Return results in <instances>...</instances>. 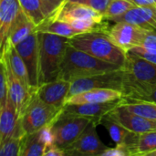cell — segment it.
Instances as JSON below:
<instances>
[{"instance_id": "obj_1", "label": "cell", "mask_w": 156, "mask_h": 156, "mask_svg": "<svg viewBox=\"0 0 156 156\" xmlns=\"http://www.w3.org/2000/svg\"><path fill=\"white\" fill-rule=\"evenodd\" d=\"M68 39L66 37L37 31L38 87L58 79L60 65L69 45Z\"/></svg>"}, {"instance_id": "obj_2", "label": "cell", "mask_w": 156, "mask_h": 156, "mask_svg": "<svg viewBox=\"0 0 156 156\" xmlns=\"http://www.w3.org/2000/svg\"><path fill=\"white\" fill-rule=\"evenodd\" d=\"M122 67L99 59L84 51L68 45L60 65L58 79L73 81L78 79L91 77L119 69Z\"/></svg>"}, {"instance_id": "obj_3", "label": "cell", "mask_w": 156, "mask_h": 156, "mask_svg": "<svg viewBox=\"0 0 156 156\" xmlns=\"http://www.w3.org/2000/svg\"><path fill=\"white\" fill-rule=\"evenodd\" d=\"M69 45L103 61L123 67L127 54L116 46L106 31H92L76 35L68 39Z\"/></svg>"}, {"instance_id": "obj_4", "label": "cell", "mask_w": 156, "mask_h": 156, "mask_svg": "<svg viewBox=\"0 0 156 156\" xmlns=\"http://www.w3.org/2000/svg\"><path fill=\"white\" fill-rule=\"evenodd\" d=\"M61 112L62 110L41 101L34 91L20 115L24 134H30L49 126Z\"/></svg>"}, {"instance_id": "obj_5", "label": "cell", "mask_w": 156, "mask_h": 156, "mask_svg": "<svg viewBox=\"0 0 156 156\" xmlns=\"http://www.w3.org/2000/svg\"><path fill=\"white\" fill-rule=\"evenodd\" d=\"M91 121L88 117L72 114L62 110L50 124L53 144L64 151L79 138Z\"/></svg>"}, {"instance_id": "obj_6", "label": "cell", "mask_w": 156, "mask_h": 156, "mask_svg": "<svg viewBox=\"0 0 156 156\" xmlns=\"http://www.w3.org/2000/svg\"><path fill=\"white\" fill-rule=\"evenodd\" d=\"M124 84V69L121 68L116 70L94 75L91 77L78 79L71 81L69 97L93 89H112L122 92Z\"/></svg>"}, {"instance_id": "obj_7", "label": "cell", "mask_w": 156, "mask_h": 156, "mask_svg": "<svg viewBox=\"0 0 156 156\" xmlns=\"http://www.w3.org/2000/svg\"><path fill=\"white\" fill-rule=\"evenodd\" d=\"M147 29L127 22H115L106 30L111 40L125 52L141 47Z\"/></svg>"}, {"instance_id": "obj_8", "label": "cell", "mask_w": 156, "mask_h": 156, "mask_svg": "<svg viewBox=\"0 0 156 156\" xmlns=\"http://www.w3.org/2000/svg\"><path fill=\"white\" fill-rule=\"evenodd\" d=\"M97 125L96 122L91 121L79 138L64 150L65 155L101 156L108 150L109 147L102 144L97 134Z\"/></svg>"}, {"instance_id": "obj_9", "label": "cell", "mask_w": 156, "mask_h": 156, "mask_svg": "<svg viewBox=\"0 0 156 156\" xmlns=\"http://www.w3.org/2000/svg\"><path fill=\"white\" fill-rule=\"evenodd\" d=\"M22 58L28 73L29 83L33 90L38 87V42L37 31L33 32L26 39L15 46Z\"/></svg>"}, {"instance_id": "obj_10", "label": "cell", "mask_w": 156, "mask_h": 156, "mask_svg": "<svg viewBox=\"0 0 156 156\" xmlns=\"http://www.w3.org/2000/svg\"><path fill=\"white\" fill-rule=\"evenodd\" d=\"M123 69L126 75L139 82L156 84V64L142 57L126 53Z\"/></svg>"}, {"instance_id": "obj_11", "label": "cell", "mask_w": 156, "mask_h": 156, "mask_svg": "<svg viewBox=\"0 0 156 156\" xmlns=\"http://www.w3.org/2000/svg\"><path fill=\"white\" fill-rule=\"evenodd\" d=\"M71 82L58 79L54 81L40 85L36 94L44 102L52 105L59 110H63L69 97Z\"/></svg>"}, {"instance_id": "obj_12", "label": "cell", "mask_w": 156, "mask_h": 156, "mask_svg": "<svg viewBox=\"0 0 156 156\" xmlns=\"http://www.w3.org/2000/svg\"><path fill=\"white\" fill-rule=\"evenodd\" d=\"M109 115L122 124L125 128L135 133H144L156 130V121L143 117L129 111L123 103L112 111Z\"/></svg>"}, {"instance_id": "obj_13", "label": "cell", "mask_w": 156, "mask_h": 156, "mask_svg": "<svg viewBox=\"0 0 156 156\" xmlns=\"http://www.w3.org/2000/svg\"><path fill=\"white\" fill-rule=\"evenodd\" d=\"M123 99H119L111 101L105 102H97V103H82V104H66L63 108V111L84 116L95 121L98 124L101 123V120L105 115L109 114L116 107L123 103Z\"/></svg>"}, {"instance_id": "obj_14", "label": "cell", "mask_w": 156, "mask_h": 156, "mask_svg": "<svg viewBox=\"0 0 156 156\" xmlns=\"http://www.w3.org/2000/svg\"><path fill=\"white\" fill-rule=\"evenodd\" d=\"M19 113L8 98L5 105L0 108V144L13 136H24Z\"/></svg>"}, {"instance_id": "obj_15", "label": "cell", "mask_w": 156, "mask_h": 156, "mask_svg": "<svg viewBox=\"0 0 156 156\" xmlns=\"http://www.w3.org/2000/svg\"><path fill=\"white\" fill-rule=\"evenodd\" d=\"M51 144H54L49 125L23 136L19 156H44L46 150Z\"/></svg>"}, {"instance_id": "obj_16", "label": "cell", "mask_w": 156, "mask_h": 156, "mask_svg": "<svg viewBox=\"0 0 156 156\" xmlns=\"http://www.w3.org/2000/svg\"><path fill=\"white\" fill-rule=\"evenodd\" d=\"M109 22H127L140 26L147 30L156 32V7L134 6L126 13L113 17Z\"/></svg>"}, {"instance_id": "obj_17", "label": "cell", "mask_w": 156, "mask_h": 156, "mask_svg": "<svg viewBox=\"0 0 156 156\" xmlns=\"http://www.w3.org/2000/svg\"><path fill=\"white\" fill-rule=\"evenodd\" d=\"M51 18H56L59 20H64L67 22L77 20V19H87V20H94L98 22L106 21L100 12L94 10L91 7L87 5L67 1L63 4V5L58 10L55 16ZM49 19V18H48Z\"/></svg>"}, {"instance_id": "obj_18", "label": "cell", "mask_w": 156, "mask_h": 156, "mask_svg": "<svg viewBox=\"0 0 156 156\" xmlns=\"http://www.w3.org/2000/svg\"><path fill=\"white\" fill-rule=\"evenodd\" d=\"M122 95L124 101H138L156 103V84L136 81L129 78L124 71Z\"/></svg>"}, {"instance_id": "obj_19", "label": "cell", "mask_w": 156, "mask_h": 156, "mask_svg": "<svg viewBox=\"0 0 156 156\" xmlns=\"http://www.w3.org/2000/svg\"><path fill=\"white\" fill-rule=\"evenodd\" d=\"M0 61L4 62V64L5 66V69H6L9 98L13 101L15 107L16 108L17 112L19 113V116H20L22 112L24 111L25 107L27 106V104L31 97V94L27 90V89L24 87L22 82L19 80V79L16 77V75L13 72L6 58H5V56H1Z\"/></svg>"}, {"instance_id": "obj_20", "label": "cell", "mask_w": 156, "mask_h": 156, "mask_svg": "<svg viewBox=\"0 0 156 156\" xmlns=\"http://www.w3.org/2000/svg\"><path fill=\"white\" fill-rule=\"evenodd\" d=\"M18 0H0V47L4 48L9 30L22 12Z\"/></svg>"}, {"instance_id": "obj_21", "label": "cell", "mask_w": 156, "mask_h": 156, "mask_svg": "<svg viewBox=\"0 0 156 156\" xmlns=\"http://www.w3.org/2000/svg\"><path fill=\"white\" fill-rule=\"evenodd\" d=\"M122 92L112 89H93L69 97L66 104H82L105 102L122 99Z\"/></svg>"}, {"instance_id": "obj_22", "label": "cell", "mask_w": 156, "mask_h": 156, "mask_svg": "<svg viewBox=\"0 0 156 156\" xmlns=\"http://www.w3.org/2000/svg\"><path fill=\"white\" fill-rule=\"evenodd\" d=\"M100 124H102L107 129L116 145L125 146L127 149L134 144L139 136V133L131 132L109 114L101 118Z\"/></svg>"}, {"instance_id": "obj_23", "label": "cell", "mask_w": 156, "mask_h": 156, "mask_svg": "<svg viewBox=\"0 0 156 156\" xmlns=\"http://www.w3.org/2000/svg\"><path fill=\"white\" fill-rule=\"evenodd\" d=\"M1 56H5L11 69L16 75V77L19 79V80L22 82V84L27 89V90L30 94H32L34 91H36V90H33L30 86L27 67H26L22 58L20 57V55L18 54L16 49L15 48V47L10 44H5L4 48L1 50Z\"/></svg>"}, {"instance_id": "obj_24", "label": "cell", "mask_w": 156, "mask_h": 156, "mask_svg": "<svg viewBox=\"0 0 156 156\" xmlns=\"http://www.w3.org/2000/svg\"><path fill=\"white\" fill-rule=\"evenodd\" d=\"M35 31H37V26L22 11L12 25L5 44H10L15 47Z\"/></svg>"}, {"instance_id": "obj_25", "label": "cell", "mask_w": 156, "mask_h": 156, "mask_svg": "<svg viewBox=\"0 0 156 156\" xmlns=\"http://www.w3.org/2000/svg\"><path fill=\"white\" fill-rule=\"evenodd\" d=\"M37 30L48 32L66 37H72L76 35L80 34V32L75 29L69 22L56 19V18L46 19L43 23H41L37 27Z\"/></svg>"}, {"instance_id": "obj_26", "label": "cell", "mask_w": 156, "mask_h": 156, "mask_svg": "<svg viewBox=\"0 0 156 156\" xmlns=\"http://www.w3.org/2000/svg\"><path fill=\"white\" fill-rule=\"evenodd\" d=\"M129 156L151 155L156 152V130L139 134L136 142L128 148Z\"/></svg>"}, {"instance_id": "obj_27", "label": "cell", "mask_w": 156, "mask_h": 156, "mask_svg": "<svg viewBox=\"0 0 156 156\" xmlns=\"http://www.w3.org/2000/svg\"><path fill=\"white\" fill-rule=\"evenodd\" d=\"M124 101V100H123ZM124 106L131 112L147 119L156 121V103L138 101H124Z\"/></svg>"}, {"instance_id": "obj_28", "label": "cell", "mask_w": 156, "mask_h": 156, "mask_svg": "<svg viewBox=\"0 0 156 156\" xmlns=\"http://www.w3.org/2000/svg\"><path fill=\"white\" fill-rule=\"evenodd\" d=\"M24 13L37 27L46 20L40 0H18Z\"/></svg>"}, {"instance_id": "obj_29", "label": "cell", "mask_w": 156, "mask_h": 156, "mask_svg": "<svg viewBox=\"0 0 156 156\" xmlns=\"http://www.w3.org/2000/svg\"><path fill=\"white\" fill-rule=\"evenodd\" d=\"M134 6L136 5L128 0H112L103 14V17L105 20H110L126 13Z\"/></svg>"}, {"instance_id": "obj_30", "label": "cell", "mask_w": 156, "mask_h": 156, "mask_svg": "<svg viewBox=\"0 0 156 156\" xmlns=\"http://www.w3.org/2000/svg\"><path fill=\"white\" fill-rule=\"evenodd\" d=\"M23 136H13L0 144L1 156H19Z\"/></svg>"}, {"instance_id": "obj_31", "label": "cell", "mask_w": 156, "mask_h": 156, "mask_svg": "<svg viewBox=\"0 0 156 156\" xmlns=\"http://www.w3.org/2000/svg\"><path fill=\"white\" fill-rule=\"evenodd\" d=\"M1 62V69H0V108L4 107L9 98V91H8V81H7V75L5 66L3 61Z\"/></svg>"}, {"instance_id": "obj_32", "label": "cell", "mask_w": 156, "mask_h": 156, "mask_svg": "<svg viewBox=\"0 0 156 156\" xmlns=\"http://www.w3.org/2000/svg\"><path fill=\"white\" fill-rule=\"evenodd\" d=\"M68 0H40L41 7L46 19L53 17L58 10Z\"/></svg>"}, {"instance_id": "obj_33", "label": "cell", "mask_w": 156, "mask_h": 156, "mask_svg": "<svg viewBox=\"0 0 156 156\" xmlns=\"http://www.w3.org/2000/svg\"><path fill=\"white\" fill-rule=\"evenodd\" d=\"M69 1L79 3V4L87 5L89 7H91L94 10L102 14L103 16V14L105 13L106 9L108 8L109 5L111 4L112 0H69Z\"/></svg>"}, {"instance_id": "obj_34", "label": "cell", "mask_w": 156, "mask_h": 156, "mask_svg": "<svg viewBox=\"0 0 156 156\" xmlns=\"http://www.w3.org/2000/svg\"><path fill=\"white\" fill-rule=\"evenodd\" d=\"M126 53H130V54H133V55L142 57V58H145V59H147V60H149V61L156 64L155 49L143 48V47H136V48H133L130 49Z\"/></svg>"}, {"instance_id": "obj_35", "label": "cell", "mask_w": 156, "mask_h": 156, "mask_svg": "<svg viewBox=\"0 0 156 156\" xmlns=\"http://www.w3.org/2000/svg\"><path fill=\"white\" fill-rule=\"evenodd\" d=\"M141 47L156 50V32L147 30Z\"/></svg>"}, {"instance_id": "obj_36", "label": "cell", "mask_w": 156, "mask_h": 156, "mask_svg": "<svg viewBox=\"0 0 156 156\" xmlns=\"http://www.w3.org/2000/svg\"><path fill=\"white\" fill-rule=\"evenodd\" d=\"M101 156H129L127 147L116 145L114 148H109Z\"/></svg>"}, {"instance_id": "obj_37", "label": "cell", "mask_w": 156, "mask_h": 156, "mask_svg": "<svg viewBox=\"0 0 156 156\" xmlns=\"http://www.w3.org/2000/svg\"><path fill=\"white\" fill-rule=\"evenodd\" d=\"M44 156H65V152L58 148L55 144H51L46 150Z\"/></svg>"}, {"instance_id": "obj_38", "label": "cell", "mask_w": 156, "mask_h": 156, "mask_svg": "<svg viewBox=\"0 0 156 156\" xmlns=\"http://www.w3.org/2000/svg\"><path fill=\"white\" fill-rule=\"evenodd\" d=\"M136 6H154L156 7V0H128Z\"/></svg>"}]
</instances>
